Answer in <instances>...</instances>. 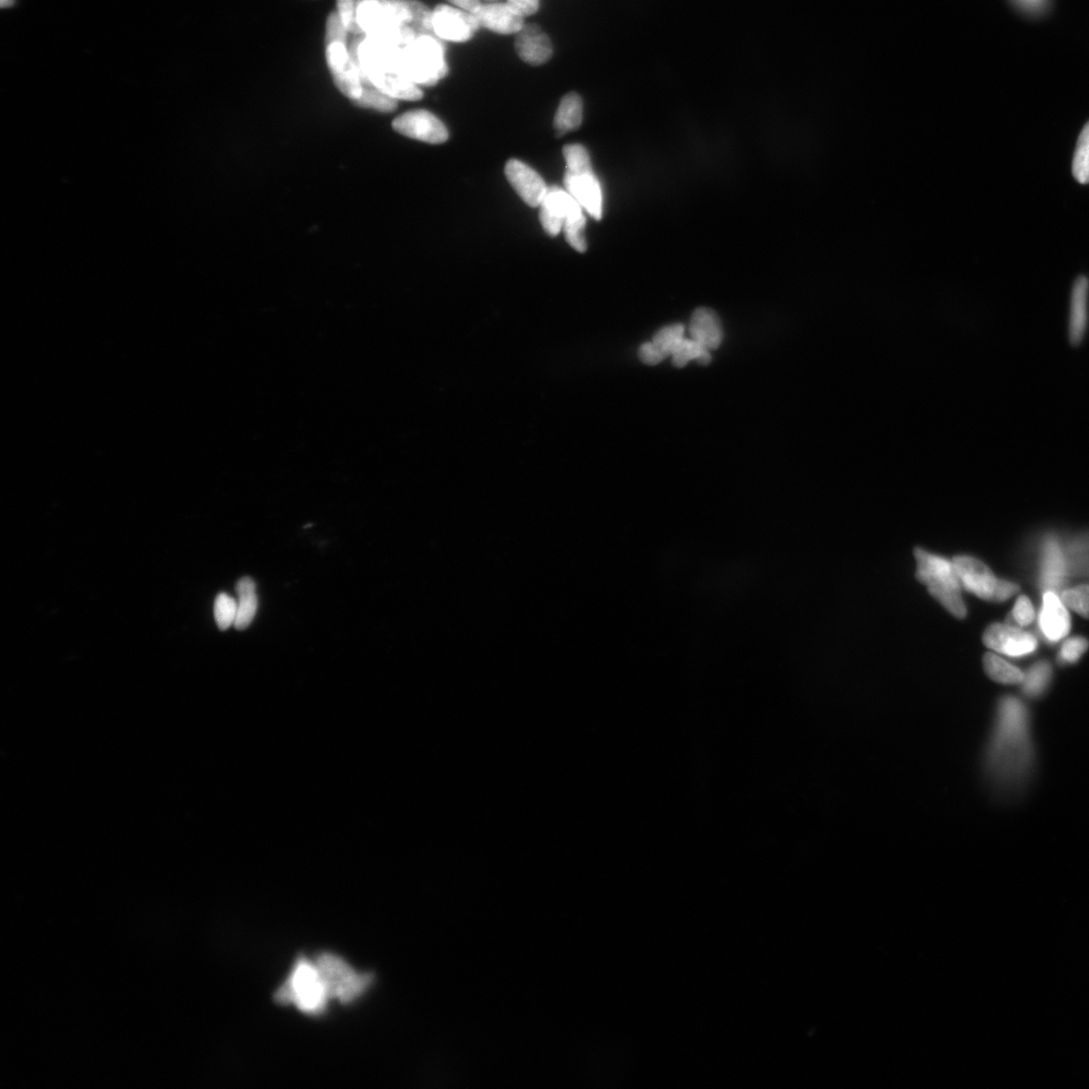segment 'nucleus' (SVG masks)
Wrapping results in <instances>:
<instances>
[{
  "label": "nucleus",
  "mask_w": 1089,
  "mask_h": 1089,
  "mask_svg": "<svg viewBox=\"0 0 1089 1089\" xmlns=\"http://www.w3.org/2000/svg\"><path fill=\"white\" fill-rule=\"evenodd\" d=\"M1063 548L1069 561V573L1089 577V532L1074 537Z\"/></svg>",
  "instance_id": "obj_27"
},
{
  "label": "nucleus",
  "mask_w": 1089,
  "mask_h": 1089,
  "mask_svg": "<svg viewBox=\"0 0 1089 1089\" xmlns=\"http://www.w3.org/2000/svg\"><path fill=\"white\" fill-rule=\"evenodd\" d=\"M1053 679V668L1048 661H1039V662L1032 665L1024 674V680L1021 683V689L1023 694L1030 698V700H1037L1047 691Z\"/></svg>",
  "instance_id": "obj_24"
},
{
  "label": "nucleus",
  "mask_w": 1089,
  "mask_h": 1089,
  "mask_svg": "<svg viewBox=\"0 0 1089 1089\" xmlns=\"http://www.w3.org/2000/svg\"><path fill=\"white\" fill-rule=\"evenodd\" d=\"M402 72L417 85L432 86L448 72L444 52L429 35H420L402 49Z\"/></svg>",
  "instance_id": "obj_3"
},
{
  "label": "nucleus",
  "mask_w": 1089,
  "mask_h": 1089,
  "mask_svg": "<svg viewBox=\"0 0 1089 1089\" xmlns=\"http://www.w3.org/2000/svg\"><path fill=\"white\" fill-rule=\"evenodd\" d=\"M577 201L565 189L557 186L548 188L546 196L540 207V221L546 234L557 236L563 229L568 210Z\"/></svg>",
  "instance_id": "obj_18"
},
{
  "label": "nucleus",
  "mask_w": 1089,
  "mask_h": 1089,
  "mask_svg": "<svg viewBox=\"0 0 1089 1089\" xmlns=\"http://www.w3.org/2000/svg\"><path fill=\"white\" fill-rule=\"evenodd\" d=\"M507 3L523 18L532 16L540 9V0H508Z\"/></svg>",
  "instance_id": "obj_41"
},
{
  "label": "nucleus",
  "mask_w": 1089,
  "mask_h": 1089,
  "mask_svg": "<svg viewBox=\"0 0 1089 1089\" xmlns=\"http://www.w3.org/2000/svg\"><path fill=\"white\" fill-rule=\"evenodd\" d=\"M638 357H640L645 364L648 365H656L665 360L652 342H645L642 345L640 350H638Z\"/></svg>",
  "instance_id": "obj_40"
},
{
  "label": "nucleus",
  "mask_w": 1089,
  "mask_h": 1089,
  "mask_svg": "<svg viewBox=\"0 0 1089 1089\" xmlns=\"http://www.w3.org/2000/svg\"><path fill=\"white\" fill-rule=\"evenodd\" d=\"M337 13L348 33L364 34L357 21V0H336Z\"/></svg>",
  "instance_id": "obj_37"
},
{
  "label": "nucleus",
  "mask_w": 1089,
  "mask_h": 1089,
  "mask_svg": "<svg viewBox=\"0 0 1089 1089\" xmlns=\"http://www.w3.org/2000/svg\"><path fill=\"white\" fill-rule=\"evenodd\" d=\"M983 667L989 677L1001 685H1021L1024 680V673L1018 667L993 653H988L983 657Z\"/></svg>",
  "instance_id": "obj_25"
},
{
  "label": "nucleus",
  "mask_w": 1089,
  "mask_h": 1089,
  "mask_svg": "<svg viewBox=\"0 0 1089 1089\" xmlns=\"http://www.w3.org/2000/svg\"><path fill=\"white\" fill-rule=\"evenodd\" d=\"M393 129L404 137L439 145L449 139L447 127L430 111L416 109L396 117Z\"/></svg>",
  "instance_id": "obj_8"
},
{
  "label": "nucleus",
  "mask_w": 1089,
  "mask_h": 1089,
  "mask_svg": "<svg viewBox=\"0 0 1089 1089\" xmlns=\"http://www.w3.org/2000/svg\"><path fill=\"white\" fill-rule=\"evenodd\" d=\"M505 174L525 204L532 208L540 205L549 187L535 170L527 164L513 159L506 164Z\"/></svg>",
  "instance_id": "obj_12"
},
{
  "label": "nucleus",
  "mask_w": 1089,
  "mask_h": 1089,
  "mask_svg": "<svg viewBox=\"0 0 1089 1089\" xmlns=\"http://www.w3.org/2000/svg\"><path fill=\"white\" fill-rule=\"evenodd\" d=\"M448 2L456 6L457 9H461L472 13L476 12L479 9V6L482 5L480 0H448Z\"/></svg>",
  "instance_id": "obj_43"
},
{
  "label": "nucleus",
  "mask_w": 1089,
  "mask_h": 1089,
  "mask_svg": "<svg viewBox=\"0 0 1089 1089\" xmlns=\"http://www.w3.org/2000/svg\"><path fill=\"white\" fill-rule=\"evenodd\" d=\"M685 327L682 324L666 326L653 335L652 343L665 359L672 356L685 338Z\"/></svg>",
  "instance_id": "obj_30"
},
{
  "label": "nucleus",
  "mask_w": 1089,
  "mask_h": 1089,
  "mask_svg": "<svg viewBox=\"0 0 1089 1089\" xmlns=\"http://www.w3.org/2000/svg\"><path fill=\"white\" fill-rule=\"evenodd\" d=\"M348 28H345L337 12H332L326 21V47L335 43L348 44Z\"/></svg>",
  "instance_id": "obj_38"
},
{
  "label": "nucleus",
  "mask_w": 1089,
  "mask_h": 1089,
  "mask_svg": "<svg viewBox=\"0 0 1089 1089\" xmlns=\"http://www.w3.org/2000/svg\"><path fill=\"white\" fill-rule=\"evenodd\" d=\"M408 4L412 13L411 28L416 33L419 32L420 35H428V32H433V12L428 9L422 3L416 2V0H411Z\"/></svg>",
  "instance_id": "obj_36"
},
{
  "label": "nucleus",
  "mask_w": 1089,
  "mask_h": 1089,
  "mask_svg": "<svg viewBox=\"0 0 1089 1089\" xmlns=\"http://www.w3.org/2000/svg\"><path fill=\"white\" fill-rule=\"evenodd\" d=\"M1069 566L1063 546L1055 536L1042 540L1039 558L1038 583L1045 591H1056L1068 581Z\"/></svg>",
  "instance_id": "obj_11"
},
{
  "label": "nucleus",
  "mask_w": 1089,
  "mask_h": 1089,
  "mask_svg": "<svg viewBox=\"0 0 1089 1089\" xmlns=\"http://www.w3.org/2000/svg\"><path fill=\"white\" fill-rule=\"evenodd\" d=\"M1072 172L1079 183H1089V123L1079 135L1073 157Z\"/></svg>",
  "instance_id": "obj_31"
},
{
  "label": "nucleus",
  "mask_w": 1089,
  "mask_h": 1089,
  "mask_svg": "<svg viewBox=\"0 0 1089 1089\" xmlns=\"http://www.w3.org/2000/svg\"><path fill=\"white\" fill-rule=\"evenodd\" d=\"M585 225H587V218L583 214V208L576 201L568 210L563 230H565L567 243L578 252H585L588 250L587 239L584 236Z\"/></svg>",
  "instance_id": "obj_26"
},
{
  "label": "nucleus",
  "mask_w": 1089,
  "mask_h": 1089,
  "mask_svg": "<svg viewBox=\"0 0 1089 1089\" xmlns=\"http://www.w3.org/2000/svg\"><path fill=\"white\" fill-rule=\"evenodd\" d=\"M1089 329V281L1081 276L1074 282L1070 296L1068 335L1069 342L1078 347L1084 342Z\"/></svg>",
  "instance_id": "obj_15"
},
{
  "label": "nucleus",
  "mask_w": 1089,
  "mask_h": 1089,
  "mask_svg": "<svg viewBox=\"0 0 1089 1089\" xmlns=\"http://www.w3.org/2000/svg\"><path fill=\"white\" fill-rule=\"evenodd\" d=\"M357 21L366 36H375L389 26H396L389 20L381 0H357Z\"/></svg>",
  "instance_id": "obj_23"
},
{
  "label": "nucleus",
  "mask_w": 1089,
  "mask_h": 1089,
  "mask_svg": "<svg viewBox=\"0 0 1089 1089\" xmlns=\"http://www.w3.org/2000/svg\"><path fill=\"white\" fill-rule=\"evenodd\" d=\"M917 561L916 577L925 584L930 595L957 619L966 617V607L961 597V583L953 562L941 556L916 548Z\"/></svg>",
  "instance_id": "obj_2"
},
{
  "label": "nucleus",
  "mask_w": 1089,
  "mask_h": 1089,
  "mask_svg": "<svg viewBox=\"0 0 1089 1089\" xmlns=\"http://www.w3.org/2000/svg\"><path fill=\"white\" fill-rule=\"evenodd\" d=\"M689 332L691 340L709 351L717 349L724 340L720 319L717 314L709 308H698L694 311L690 320Z\"/></svg>",
  "instance_id": "obj_20"
},
{
  "label": "nucleus",
  "mask_w": 1089,
  "mask_h": 1089,
  "mask_svg": "<svg viewBox=\"0 0 1089 1089\" xmlns=\"http://www.w3.org/2000/svg\"><path fill=\"white\" fill-rule=\"evenodd\" d=\"M515 47L517 55L531 66L544 65L553 55L549 36L536 24L523 27L516 34Z\"/></svg>",
  "instance_id": "obj_16"
},
{
  "label": "nucleus",
  "mask_w": 1089,
  "mask_h": 1089,
  "mask_svg": "<svg viewBox=\"0 0 1089 1089\" xmlns=\"http://www.w3.org/2000/svg\"><path fill=\"white\" fill-rule=\"evenodd\" d=\"M691 360H696L701 365L709 364L711 362L710 351L693 340L683 338L672 355V363L674 366L682 369Z\"/></svg>",
  "instance_id": "obj_28"
},
{
  "label": "nucleus",
  "mask_w": 1089,
  "mask_h": 1089,
  "mask_svg": "<svg viewBox=\"0 0 1089 1089\" xmlns=\"http://www.w3.org/2000/svg\"><path fill=\"white\" fill-rule=\"evenodd\" d=\"M473 14L479 27L500 35H516L524 26V18L508 3L482 4Z\"/></svg>",
  "instance_id": "obj_17"
},
{
  "label": "nucleus",
  "mask_w": 1089,
  "mask_h": 1089,
  "mask_svg": "<svg viewBox=\"0 0 1089 1089\" xmlns=\"http://www.w3.org/2000/svg\"><path fill=\"white\" fill-rule=\"evenodd\" d=\"M1017 4L1028 12H1040L1045 6L1047 0H1015Z\"/></svg>",
  "instance_id": "obj_44"
},
{
  "label": "nucleus",
  "mask_w": 1089,
  "mask_h": 1089,
  "mask_svg": "<svg viewBox=\"0 0 1089 1089\" xmlns=\"http://www.w3.org/2000/svg\"><path fill=\"white\" fill-rule=\"evenodd\" d=\"M236 613V599L228 595V593H220V595L217 596L214 603V618L218 628L221 630H227L231 626H235Z\"/></svg>",
  "instance_id": "obj_32"
},
{
  "label": "nucleus",
  "mask_w": 1089,
  "mask_h": 1089,
  "mask_svg": "<svg viewBox=\"0 0 1089 1089\" xmlns=\"http://www.w3.org/2000/svg\"><path fill=\"white\" fill-rule=\"evenodd\" d=\"M315 965L328 998L338 997L344 1004L352 1002L364 993L373 979L371 973L357 974L342 959L327 953L320 956Z\"/></svg>",
  "instance_id": "obj_5"
},
{
  "label": "nucleus",
  "mask_w": 1089,
  "mask_h": 1089,
  "mask_svg": "<svg viewBox=\"0 0 1089 1089\" xmlns=\"http://www.w3.org/2000/svg\"><path fill=\"white\" fill-rule=\"evenodd\" d=\"M237 613L235 628L244 630L252 625L259 610L257 584L251 577H244L236 583Z\"/></svg>",
  "instance_id": "obj_21"
},
{
  "label": "nucleus",
  "mask_w": 1089,
  "mask_h": 1089,
  "mask_svg": "<svg viewBox=\"0 0 1089 1089\" xmlns=\"http://www.w3.org/2000/svg\"><path fill=\"white\" fill-rule=\"evenodd\" d=\"M275 1000L281 1005L294 1003L306 1013L324 1010L328 997L316 965L300 960L289 981L276 991Z\"/></svg>",
  "instance_id": "obj_4"
},
{
  "label": "nucleus",
  "mask_w": 1089,
  "mask_h": 1089,
  "mask_svg": "<svg viewBox=\"0 0 1089 1089\" xmlns=\"http://www.w3.org/2000/svg\"><path fill=\"white\" fill-rule=\"evenodd\" d=\"M1019 590H1020V587L1018 584L1013 583L1009 581L1000 580V583H998V587L997 589L994 602L995 603H1004L1005 602V600H1008L1013 596H1015Z\"/></svg>",
  "instance_id": "obj_42"
},
{
  "label": "nucleus",
  "mask_w": 1089,
  "mask_h": 1089,
  "mask_svg": "<svg viewBox=\"0 0 1089 1089\" xmlns=\"http://www.w3.org/2000/svg\"><path fill=\"white\" fill-rule=\"evenodd\" d=\"M1011 620L1015 625L1028 627L1035 620V611L1031 600L1026 596H1021L1011 613ZM1013 625V626H1015Z\"/></svg>",
  "instance_id": "obj_39"
},
{
  "label": "nucleus",
  "mask_w": 1089,
  "mask_h": 1089,
  "mask_svg": "<svg viewBox=\"0 0 1089 1089\" xmlns=\"http://www.w3.org/2000/svg\"><path fill=\"white\" fill-rule=\"evenodd\" d=\"M987 647L1011 658H1024L1038 648L1037 638L1031 633L1012 625L994 623L983 634Z\"/></svg>",
  "instance_id": "obj_7"
},
{
  "label": "nucleus",
  "mask_w": 1089,
  "mask_h": 1089,
  "mask_svg": "<svg viewBox=\"0 0 1089 1089\" xmlns=\"http://www.w3.org/2000/svg\"><path fill=\"white\" fill-rule=\"evenodd\" d=\"M433 33L449 42H467L480 28L472 12L440 4L433 11Z\"/></svg>",
  "instance_id": "obj_9"
},
{
  "label": "nucleus",
  "mask_w": 1089,
  "mask_h": 1089,
  "mask_svg": "<svg viewBox=\"0 0 1089 1089\" xmlns=\"http://www.w3.org/2000/svg\"><path fill=\"white\" fill-rule=\"evenodd\" d=\"M1061 600L1066 606L1076 612L1081 617L1089 619V585H1078L1077 588L1066 589L1061 593Z\"/></svg>",
  "instance_id": "obj_34"
},
{
  "label": "nucleus",
  "mask_w": 1089,
  "mask_h": 1089,
  "mask_svg": "<svg viewBox=\"0 0 1089 1089\" xmlns=\"http://www.w3.org/2000/svg\"><path fill=\"white\" fill-rule=\"evenodd\" d=\"M363 84H371L396 100L417 101L423 92L414 82L396 71H372L364 75Z\"/></svg>",
  "instance_id": "obj_19"
},
{
  "label": "nucleus",
  "mask_w": 1089,
  "mask_h": 1089,
  "mask_svg": "<svg viewBox=\"0 0 1089 1089\" xmlns=\"http://www.w3.org/2000/svg\"><path fill=\"white\" fill-rule=\"evenodd\" d=\"M1089 648V642L1085 637H1073L1066 640L1058 653V663L1063 666L1079 662Z\"/></svg>",
  "instance_id": "obj_35"
},
{
  "label": "nucleus",
  "mask_w": 1089,
  "mask_h": 1089,
  "mask_svg": "<svg viewBox=\"0 0 1089 1089\" xmlns=\"http://www.w3.org/2000/svg\"><path fill=\"white\" fill-rule=\"evenodd\" d=\"M565 190L597 220L603 216V192L595 172H565Z\"/></svg>",
  "instance_id": "obj_14"
},
{
  "label": "nucleus",
  "mask_w": 1089,
  "mask_h": 1089,
  "mask_svg": "<svg viewBox=\"0 0 1089 1089\" xmlns=\"http://www.w3.org/2000/svg\"><path fill=\"white\" fill-rule=\"evenodd\" d=\"M486 2H494V0H486Z\"/></svg>",
  "instance_id": "obj_46"
},
{
  "label": "nucleus",
  "mask_w": 1089,
  "mask_h": 1089,
  "mask_svg": "<svg viewBox=\"0 0 1089 1089\" xmlns=\"http://www.w3.org/2000/svg\"><path fill=\"white\" fill-rule=\"evenodd\" d=\"M352 102L358 108L374 109L384 114H390L397 108L396 100L367 84H364L362 96Z\"/></svg>",
  "instance_id": "obj_29"
},
{
  "label": "nucleus",
  "mask_w": 1089,
  "mask_h": 1089,
  "mask_svg": "<svg viewBox=\"0 0 1089 1089\" xmlns=\"http://www.w3.org/2000/svg\"><path fill=\"white\" fill-rule=\"evenodd\" d=\"M1031 717L1020 698L1006 695L997 703L986 753L990 782L1006 794L1023 790L1035 767Z\"/></svg>",
  "instance_id": "obj_1"
},
{
  "label": "nucleus",
  "mask_w": 1089,
  "mask_h": 1089,
  "mask_svg": "<svg viewBox=\"0 0 1089 1089\" xmlns=\"http://www.w3.org/2000/svg\"><path fill=\"white\" fill-rule=\"evenodd\" d=\"M583 102L580 94L570 92L563 97L554 118V130L558 138L578 129L582 124Z\"/></svg>",
  "instance_id": "obj_22"
},
{
  "label": "nucleus",
  "mask_w": 1089,
  "mask_h": 1089,
  "mask_svg": "<svg viewBox=\"0 0 1089 1089\" xmlns=\"http://www.w3.org/2000/svg\"><path fill=\"white\" fill-rule=\"evenodd\" d=\"M1039 628L1049 644L1061 642L1071 629V619L1068 610L1054 591L1043 593V603L1039 613Z\"/></svg>",
  "instance_id": "obj_13"
},
{
  "label": "nucleus",
  "mask_w": 1089,
  "mask_h": 1089,
  "mask_svg": "<svg viewBox=\"0 0 1089 1089\" xmlns=\"http://www.w3.org/2000/svg\"><path fill=\"white\" fill-rule=\"evenodd\" d=\"M326 62L338 90L352 101L363 94L362 72L347 44L335 43L326 47Z\"/></svg>",
  "instance_id": "obj_6"
},
{
  "label": "nucleus",
  "mask_w": 1089,
  "mask_h": 1089,
  "mask_svg": "<svg viewBox=\"0 0 1089 1089\" xmlns=\"http://www.w3.org/2000/svg\"><path fill=\"white\" fill-rule=\"evenodd\" d=\"M952 562L961 587L981 599L994 602L1000 580L985 563L971 556H957Z\"/></svg>",
  "instance_id": "obj_10"
},
{
  "label": "nucleus",
  "mask_w": 1089,
  "mask_h": 1089,
  "mask_svg": "<svg viewBox=\"0 0 1089 1089\" xmlns=\"http://www.w3.org/2000/svg\"><path fill=\"white\" fill-rule=\"evenodd\" d=\"M13 4H14V0H2V6H3V7L11 6V5H12Z\"/></svg>",
  "instance_id": "obj_45"
},
{
  "label": "nucleus",
  "mask_w": 1089,
  "mask_h": 1089,
  "mask_svg": "<svg viewBox=\"0 0 1089 1089\" xmlns=\"http://www.w3.org/2000/svg\"><path fill=\"white\" fill-rule=\"evenodd\" d=\"M566 161V172L573 174L592 172L590 156L582 145H568L563 148Z\"/></svg>",
  "instance_id": "obj_33"
}]
</instances>
